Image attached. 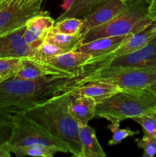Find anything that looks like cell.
Segmentation results:
<instances>
[{
    "instance_id": "1",
    "label": "cell",
    "mask_w": 156,
    "mask_h": 157,
    "mask_svg": "<svg viewBox=\"0 0 156 157\" xmlns=\"http://www.w3.org/2000/svg\"><path fill=\"white\" fill-rule=\"evenodd\" d=\"M79 77L48 75L35 80L12 78L0 83V112L19 114L76 84Z\"/></svg>"
},
{
    "instance_id": "2",
    "label": "cell",
    "mask_w": 156,
    "mask_h": 157,
    "mask_svg": "<svg viewBox=\"0 0 156 157\" xmlns=\"http://www.w3.org/2000/svg\"><path fill=\"white\" fill-rule=\"evenodd\" d=\"M70 88L29 109L24 113L66 146L69 153L76 157H83L79 124L69 112Z\"/></svg>"
},
{
    "instance_id": "3",
    "label": "cell",
    "mask_w": 156,
    "mask_h": 157,
    "mask_svg": "<svg viewBox=\"0 0 156 157\" xmlns=\"http://www.w3.org/2000/svg\"><path fill=\"white\" fill-rule=\"evenodd\" d=\"M156 113V96L148 89L121 90L96 104V116L110 121H122Z\"/></svg>"
},
{
    "instance_id": "4",
    "label": "cell",
    "mask_w": 156,
    "mask_h": 157,
    "mask_svg": "<svg viewBox=\"0 0 156 157\" xmlns=\"http://www.w3.org/2000/svg\"><path fill=\"white\" fill-rule=\"evenodd\" d=\"M126 2V8L113 19L83 35L81 44L105 37L134 35L156 21L150 14L148 0Z\"/></svg>"
},
{
    "instance_id": "5",
    "label": "cell",
    "mask_w": 156,
    "mask_h": 157,
    "mask_svg": "<svg viewBox=\"0 0 156 157\" xmlns=\"http://www.w3.org/2000/svg\"><path fill=\"white\" fill-rule=\"evenodd\" d=\"M88 81L109 83L121 90H141L155 82L156 67L97 69L79 77L75 84Z\"/></svg>"
},
{
    "instance_id": "6",
    "label": "cell",
    "mask_w": 156,
    "mask_h": 157,
    "mask_svg": "<svg viewBox=\"0 0 156 157\" xmlns=\"http://www.w3.org/2000/svg\"><path fill=\"white\" fill-rule=\"evenodd\" d=\"M35 144L54 147L60 153H69L66 146L50 136L44 129L29 119L24 113L15 114L12 136L8 143L9 151L12 148Z\"/></svg>"
},
{
    "instance_id": "7",
    "label": "cell",
    "mask_w": 156,
    "mask_h": 157,
    "mask_svg": "<svg viewBox=\"0 0 156 157\" xmlns=\"http://www.w3.org/2000/svg\"><path fill=\"white\" fill-rule=\"evenodd\" d=\"M44 0H3L0 3V35L25 25L41 12Z\"/></svg>"
},
{
    "instance_id": "8",
    "label": "cell",
    "mask_w": 156,
    "mask_h": 157,
    "mask_svg": "<svg viewBox=\"0 0 156 157\" xmlns=\"http://www.w3.org/2000/svg\"><path fill=\"white\" fill-rule=\"evenodd\" d=\"M156 67V38L142 48L88 64L84 74L102 68H145ZM81 75V76H82Z\"/></svg>"
},
{
    "instance_id": "9",
    "label": "cell",
    "mask_w": 156,
    "mask_h": 157,
    "mask_svg": "<svg viewBox=\"0 0 156 157\" xmlns=\"http://www.w3.org/2000/svg\"><path fill=\"white\" fill-rule=\"evenodd\" d=\"M127 6V2L122 0H102L94 6L83 18L80 35L93 28L108 22Z\"/></svg>"
},
{
    "instance_id": "10",
    "label": "cell",
    "mask_w": 156,
    "mask_h": 157,
    "mask_svg": "<svg viewBox=\"0 0 156 157\" xmlns=\"http://www.w3.org/2000/svg\"><path fill=\"white\" fill-rule=\"evenodd\" d=\"M25 25L0 35V58H33L36 49L24 39Z\"/></svg>"
},
{
    "instance_id": "11",
    "label": "cell",
    "mask_w": 156,
    "mask_h": 157,
    "mask_svg": "<svg viewBox=\"0 0 156 157\" xmlns=\"http://www.w3.org/2000/svg\"><path fill=\"white\" fill-rule=\"evenodd\" d=\"M54 23V20L47 12H41L31 18L25 24L24 33L25 42L32 48L37 49L44 42Z\"/></svg>"
},
{
    "instance_id": "12",
    "label": "cell",
    "mask_w": 156,
    "mask_h": 157,
    "mask_svg": "<svg viewBox=\"0 0 156 157\" xmlns=\"http://www.w3.org/2000/svg\"><path fill=\"white\" fill-rule=\"evenodd\" d=\"M93 59L88 52L72 51L54 57L47 62L62 71L73 76L80 77L84 74L85 66Z\"/></svg>"
},
{
    "instance_id": "13",
    "label": "cell",
    "mask_w": 156,
    "mask_h": 157,
    "mask_svg": "<svg viewBox=\"0 0 156 157\" xmlns=\"http://www.w3.org/2000/svg\"><path fill=\"white\" fill-rule=\"evenodd\" d=\"M128 35H129L97 38L89 42L80 44L76 51L90 53L93 57V59L87 64H93L102 60L106 59L114 51L119 48V46Z\"/></svg>"
},
{
    "instance_id": "14",
    "label": "cell",
    "mask_w": 156,
    "mask_h": 157,
    "mask_svg": "<svg viewBox=\"0 0 156 157\" xmlns=\"http://www.w3.org/2000/svg\"><path fill=\"white\" fill-rule=\"evenodd\" d=\"M121 89L116 85L101 81H88L80 84H74L70 88V95L76 97H90L96 103L110 98Z\"/></svg>"
},
{
    "instance_id": "15",
    "label": "cell",
    "mask_w": 156,
    "mask_h": 157,
    "mask_svg": "<svg viewBox=\"0 0 156 157\" xmlns=\"http://www.w3.org/2000/svg\"><path fill=\"white\" fill-rule=\"evenodd\" d=\"M154 38H156V21H154L152 24L150 25L149 26L145 28L143 30L140 31V32H137L134 35H128L122 41V43L119 46V48L116 51H114L106 59L113 58L114 56L128 54L130 53V52H135L136 50H139V49L147 45L148 43L153 41ZM102 61H103V60H102Z\"/></svg>"
},
{
    "instance_id": "16",
    "label": "cell",
    "mask_w": 156,
    "mask_h": 157,
    "mask_svg": "<svg viewBox=\"0 0 156 157\" xmlns=\"http://www.w3.org/2000/svg\"><path fill=\"white\" fill-rule=\"evenodd\" d=\"M48 75L73 76L52 67L47 63L39 62L32 58H24L21 59V68L15 78L24 80H35Z\"/></svg>"
},
{
    "instance_id": "17",
    "label": "cell",
    "mask_w": 156,
    "mask_h": 157,
    "mask_svg": "<svg viewBox=\"0 0 156 157\" xmlns=\"http://www.w3.org/2000/svg\"><path fill=\"white\" fill-rule=\"evenodd\" d=\"M96 104L90 97H71L68 104L69 112L79 125H86L96 116Z\"/></svg>"
},
{
    "instance_id": "18",
    "label": "cell",
    "mask_w": 156,
    "mask_h": 157,
    "mask_svg": "<svg viewBox=\"0 0 156 157\" xmlns=\"http://www.w3.org/2000/svg\"><path fill=\"white\" fill-rule=\"evenodd\" d=\"M79 136L83 149V157H106V154L99 144L93 127L79 125Z\"/></svg>"
},
{
    "instance_id": "19",
    "label": "cell",
    "mask_w": 156,
    "mask_h": 157,
    "mask_svg": "<svg viewBox=\"0 0 156 157\" xmlns=\"http://www.w3.org/2000/svg\"><path fill=\"white\" fill-rule=\"evenodd\" d=\"M15 115L0 112V157H9L11 153L8 148L13 130Z\"/></svg>"
},
{
    "instance_id": "20",
    "label": "cell",
    "mask_w": 156,
    "mask_h": 157,
    "mask_svg": "<svg viewBox=\"0 0 156 157\" xmlns=\"http://www.w3.org/2000/svg\"><path fill=\"white\" fill-rule=\"evenodd\" d=\"M82 41V35H66L61 33L49 32L46 36L44 41L57 45L64 49L66 52L76 50Z\"/></svg>"
},
{
    "instance_id": "21",
    "label": "cell",
    "mask_w": 156,
    "mask_h": 157,
    "mask_svg": "<svg viewBox=\"0 0 156 157\" xmlns=\"http://www.w3.org/2000/svg\"><path fill=\"white\" fill-rule=\"evenodd\" d=\"M102 0H74L71 7L64 12L55 21H59L66 18H77L83 19L96 5Z\"/></svg>"
},
{
    "instance_id": "22",
    "label": "cell",
    "mask_w": 156,
    "mask_h": 157,
    "mask_svg": "<svg viewBox=\"0 0 156 157\" xmlns=\"http://www.w3.org/2000/svg\"><path fill=\"white\" fill-rule=\"evenodd\" d=\"M11 153H14L16 156L21 157L24 156H41V157H51L57 153H60L59 150L54 147H47L41 144L30 145L24 147L11 149Z\"/></svg>"
},
{
    "instance_id": "23",
    "label": "cell",
    "mask_w": 156,
    "mask_h": 157,
    "mask_svg": "<svg viewBox=\"0 0 156 157\" xmlns=\"http://www.w3.org/2000/svg\"><path fill=\"white\" fill-rule=\"evenodd\" d=\"M83 20L80 18H66L59 21H56L50 32L79 35H80Z\"/></svg>"
},
{
    "instance_id": "24",
    "label": "cell",
    "mask_w": 156,
    "mask_h": 157,
    "mask_svg": "<svg viewBox=\"0 0 156 157\" xmlns=\"http://www.w3.org/2000/svg\"><path fill=\"white\" fill-rule=\"evenodd\" d=\"M66 53L64 49L58 47L57 45L50 43L44 41L38 48L36 49L35 57L32 59L42 63H47L54 57Z\"/></svg>"
},
{
    "instance_id": "25",
    "label": "cell",
    "mask_w": 156,
    "mask_h": 157,
    "mask_svg": "<svg viewBox=\"0 0 156 157\" xmlns=\"http://www.w3.org/2000/svg\"><path fill=\"white\" fill-rule=\"evenodd\" d=\"M22 58H0V83L15 77L21 66Z\"/></svg>"
},
{
    "instance_id": "26",
    "label": "cell",
    "mask_w": 156,
    "mask_h": 157,
    "mask_svg": "<svg viewBox=\"0 0 156 157\" xmlns=\"http://www.w3.org/2000/svg\"><path fill=\"white\" fill-rule=\"evenodd\" d=\"M120 121H110V124L107 126V128L112 132L113 136L112 139L109 141V145L115 146L120 144L123 140L128 136H132L139 133V131H134L130 130L129 128L120 129L119 128Z\"/></svg>"
},
{
    "instance_id": "27",
    "label": "cell",
    "mask_w": 156,
    "mask_h": 157,
    "mask_svg": "<svg viewBox=\"0 0 156 157\" xmlns=\"http://www.w3.org/2000/svg\"><path fill=\"white\" fill-rule=\"evenodd\" d=\"M139 148L144 150L143 157H153L156 154V136L145 133L142 139L136 140Z\"/></svg>"
},
{
    "instance_id": "28",
    "label": "cell",
    "mask_w": 156,
    "mask_h": 157,
    "mask_svg": "<svg viewBox=\"0 0 156 157\" xmlns=\"http://www.w3.org/2000/svg\"><path fill=\"white\" fill-rule=\"evenodd\" d=\"M132 120L142 126L144 133L156 136V113L136 117Z\"/></svg>"
},
{
    "instance_id": "29",
    "label": "cell",
    "mask_w": 156,
    "mask_h": 157,
    "mask_svg": "<svg viewBox=\"0 0 156 157\" xmlns=\"http://www.w3.org/2000/svg\"><path fill=\"white\" fill-rule=\"evenodd\" d=\"M149 3L150 14H151V17H152L154 20H156V0H150Z\"/></svg>"
},
{
    "instance_id": "30",
    "label": "cell",
    "mask_w": 156,
    "mask_h": 157,
    "mask_svg": "<svg viewBox=\"0 0 156 157\" xmlns=\"http://www.w3.org/2000/svg\"><path fill=\"white\" fill-rule=\"evenodd\" d=\"M74 0H64L62 4L61 5V8L64 10V12H67L73 3Z\"/></svg>"
},
{
    "instance_id": "31",
    "label": "cell",
    "mask_w": 156,
    "mask_h": 157,
    "mask_svg": "<svg viewBox=\"0 0 156 157\" xmlns=\"http://www.w3.org/2000/svg\"><path fill=\"white\" fill-rule=\"evenodd\" d=\"M146 88L151 90V92H153V93L154 94V95L156 96V81L154 83H153L152 84H151V85L148 86Z\"/></svg>"
},
{
    "instance_id": "32",
    "label": "cell",
    "mask_w": 156,
    "mask_h": 157,
    "mask_svg": "<svg viewBox=\"0 0 156 157\" xmlns=\"http://www.w3.org/2000/svg\"><path fill=\"white\" fill-rule=\"evenodd\" d=\"M122 1H124V2H126V1H130V0H122ZM148 1H150V0H148Z\"/></svg>"
},
{
    "instance_id": "33",
    "label": "cell",
    "mask_w": 156,
    "mask_h": 157,
    "mask_svg": "<svg viewBox=\"0 0 156 157\" xmlns=\"http://www.w3.org/2000/svg\"><path fill=\"white\" fill-rule=\"evenodd\" d=\"M2 1H3V0H0V3H1Z\"/></svg>"
}]
</instances>
